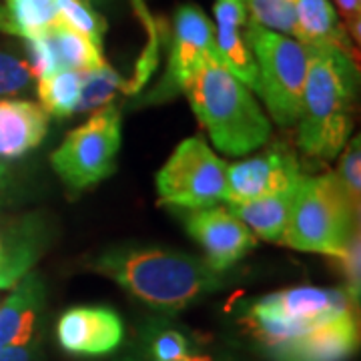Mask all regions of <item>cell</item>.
Listing matches in <instances>:
<instances>
[{
    "instance_id": "25",
    "label": "cell",
    "mask_w": 361,
    "mask_h": 361,
    "mask_svg": "<svg viewBox=\"0 0 361 361\" xmlns=\"http://www.w3.org/2000/svg\"><path fill=\"white\" fill-rule=\"evenodd\" d=\"M59 6V20L71 26L75 32L82 35L94 44L99 51H103V39L106 32V20L103 14L94 8L89 0H56Z\"/></svg>"
},
{
    "instance_id": "30",
    "label": "cell",
    "mask_w": 361,
    "mask_h": 361,
    "mask_svg": "<svg viewBox=\"0 0 361 361\" xmlns=\"http://www.w3.org/2000/svg\"><path fill=\"white\" fill-rule=\"evenodd\" d=\"M339 261H341V271H343V277H345V293L351 299V303H357L361 291L360 227L351 233L348 247H345V253H343V257H339Z\"/></svg>"
},
{
    "instance_id": "20",
    "label": "cell",
    "mask_w": 361,
    "mask_h": 361,
    "mask_svg": "<svg viewBox=\"0 0 361 361\" xmlns=\"http://www.w3.org/2000/svg\"><path fill=\"white\" fill-rule=\"evenodd\" d=\"M56 23V0H6L0 4V32L4 35L32 39Z\"/></svg>"
},
{
    "instance_id": "10",
    "label": "cell",
    "mask_w": 361,
    "mask_h": 361,
    "mask_svg": "<svg viewBox=\"0 0 361 361\" xmlns=\"http://www.w3.org/2000/svg\"><path fill=\"white\" fill-rule=\"evenodd\" d=\"M301 167L295 153L281 145L265 153L227 165V203H243L297 187Z\"/></svg>"
},
{
    "instance_id": "2",
    "label": "cell",
    "mask_w": 361,
    "mask_h": 361,
    "mask_svg": "<svg viewBox=\"0 0 361 361\" xmlns=\"http://www.w3.org/2000/svg\"><path fill=\"white\" fill-rule=\"evenodd\" d=\"M310 66L301 101L297 142L303 155L334 161L353 129L357 63L325 44H305Z\"/></svg>"
},
{
    "instance_id": "3",
    "label": "cell",
    "mask_w": 361,
    "mask_h": 361,
    "mask_svg": "<svg viewBox=\"0 0 361 361\" xmlns=\"http://www.w3.org/2000/svg\"><path fill=\"white\" fill-rule=\"evenodd\" d=\"M193 113L221 153L245 157L267 145L271 123L253 90L223 63L221 54L207 56L183 85Z\"/></svg>"
},
{
    "instance_id": "12",
    "label": "cell",
    "mask_w": 361,
    "mask_h": 361,
    "mask_svg": "<svg viewBox=\"0 0 361 361\" xmlns=\"http://www.w3.org/2000/svg\"><path fill=\"white\" fill-rule=\"evenodd\" d=\"M357 343L360 329L351 310L269 349V353L275 361H348Z\"/></svg>"
},
{
    "instance_id": "8",
    "label": "cell",
    "mask_w": 361,
    "mask_h": 361,
    "mask_svg": "<svg viewBox=\"0 0 361 361\" xmlns=\"http://www.w3.org/2000/svg\"><path fill=\"white\" fill-rule=\"evenodd\" d=\"M213 54H219L213 23L199 6L195 4L180 6L173 18L167 71L161 82L142 99L141 104H159L175 99L183 92V85L189 75L207 56Z\"/></svg>"
},
{
    "instance_id": "1",
    "label": "cell",
    "mask_w": 361,
    "mask_h": 361,
    "mask_svg": "<svg viewBox=\"0 0 361 361\" xmlns=\"http://www.w3.org/2000/svg\"><path fill=\"white\" fill-rule=\"evenodd\" d=\"M89 267L163 313H177L223 287L221 273L205 259L147 243L106 247L90 259Z\"/></svg>"
},
{
    "instance_id": "23",
    "label": "cell",
    "mask_w": 361,
    "mask_h": 361,
    "mask_svg": "<svg viewBox=\"0 0 361 361\" xmlns=\"http://www.w3.org/2000/svg\"><path fill=\"white\" fill-rule=\"evenodd\" d=\"M85 73L80 71H59L51 77L37 80L40 106L49 116L68 118L77 113Z\"/></svg>"
},
{
    "instance_id": "35",
    "label": "cell",
    "mask_w": 361,
    "mask_h": 361,
    "mask_svg": "<svg viewBox=\"0 0 361 361\" xmlns=\"http://www.w3.org/2000/svg\"><path fill=\"white\" fill-rule=\"evenodd\" d=\"M0 361H40L39 341H28L25 345H11L0 349Z\"/></svg>"
},
{
    "instance_id": "28",
    "label": "cell",
    "mask_w": 361,
    "mask_h": 361,
    "mask_svg": "<svg viewBox=\"0 0 361 361\" xmlns=\"http://www.w3.org/2000/svg\"><path fill=\"white\" fill-rule=\"evenodd\" d=\"M35 87V77L25 59L0 49V99L23 97Z\"/></svg>"
},
{
    "instance_id": "13",
    "label": "cell",
    "mask_w": 361,
    "mask_h": 361,
    "mask_svg": "<svg viewBox=\"0 0 361 361\" xmlns=\"http://www.w3.org/2000/svg\"><path fill=\"white\" fill-rule=\"evenodd\" d=\"M51 243L49 219L23 215L0 227V289H11L30 273Z\"/></svg>"
},
{
    "instance_id": "6",
    "label": "cell",
    "mask_w": 361,
    "mask_h": 361,
    "mask_svg": "<svg viewBox=\"0 0 361 361\" xmlns=\"http://www.w3.org/2000/svg\"><path fill=\"white\" fill-rule=\"evenodd\" d=\"M123 141V115L116 104L94 111L87 123L71 130L51 155V165L68 189L85 191L116 171Z\"/></svg>"
},
{
    "instance_id": "5",
    "label": "cell",
    "mask_w": 361,
    "mask_h": 361,
    "mask_svg": "<svg viewBox=\"0 0 361 361\" xmlns=\"http://www.w3.org/2000/svg\"><path fill=\"white\" fill-rule=\"evenodd\" d=\"M245 40L259 73V97L279 127H293L301 115V101L310 66L303 42L247 20Z\"/></svg>"
},
{
    "instance_id": "27",
    "label": "cell",
    "mask_w": 361,
    "mask_h": 361,
    "mask_svg": "<svg viewBox=\"0 0 361 361\" xmlns=\"http://www.w3.org/2000/svg\"><path fill=\"white\" fill-rule=\"evenodd\" d=\"M133 6H135V13H137V16L141 18L142 26H145V28H147V32H149V42H147L145 51H142V54L139 56L137 65H135V73H133V77H130V80H127L125 92H130V94L139 92V90L149 82V78L153 77V73H155L157 66H159V51H161L159 26L155 25L153 16H151L149 11H147L145 0H133Z\"/></svg>"
},
{
    "instance_id": "16",
    "label": "cell",
    "mask_w": 361,
    "mask_h": 361,
    "mask_svg": "<svg viewBox=\"0 0 361 361\" xmlns=\"http://www.w3.org/2000/svg\"><path fill=\"white\" fill-rule=\"evenodd\" d=\"M271 310L283 315L289 322L301 323L305 327H315L329 322L337 315L353 310V303L341 289H322V287H291L277 293L261 297Z\"/></svg>"
},
{
    "instance_id": "7",
    "label": "cell",
    "mask_w": 361,
    "mask_h": 361,
    "mask_svg": "<svg viewBox=\"0 0 361 361\" xmlns=\"http://www.w3.org/2000/svg\"><path fill=\"white\" fill-rule=\"evenodd\" d=\"M161 203L177 209H207L227 201V163L203 137H189L157 173Z\"/></svg>"
},
{
    "instance_id": "11",
    "label": "cell",
    "mask_w": 361,
    "mask_h": 361,
    "mask_svg": "<svg viewBox=\"0 0 361 361\" xmlns=\"http://www.w3.org/2000/svg\"><path fill=\"white\" fill-rule=\"evenodd\" d=\"M59 345L71 355L101 357L123 345L125 323L106 305H78L66 310L56 323Z\"/></svg>"
},
{
    "instance_id": "21",
    "label": "cell",
    "mask_w": 361,
    "mask_h": 361,
    "mask_svg": "<svg viewBox=\"0 0 361 361\" xmlns=\"http://www.w3.org/2000/svg\"><path fill=\"white\" fill-rule=\"evenodd\" d=\"M42 37L49 42L52 54L56 59V65H59L61 71L87 73V71H92V68H99V66L104 65L103 51H99L82 35L75 32L71 26H66L61 20L54 26H51L49 30H44Z\"/></svg>"
},
{
    "instance_id": "18",
    "label": "cell",
    "mask_w": 361,
    "mask_h": 361,
    "mask_svg": "<svg viewBox=\"0 0 361 361\" xmlns=\"http://www.w3.org/2000/svg\"><path fill=\"white\" fill-rule=\"evenodd\" d=\"M297 14V40L303 44H325L348 54L357 63V47L341 25L331 0H293Z\"/></svg>"
},
{
    "instance_id": "15",
    "label": "cell",
    "mask_w": 361,
    "mask_h": 361,
    "mask_svg": "<svg viewBox=\"0 0 361 361\" xmlns=\"http://www.w3.org/2000/svg\"><path fill=\"white\" fill-rule=\"evenodd\" d=\"M215 42L223 63L253 92H259V73L255 59L245 40L249 14L243 0H215Z\"/></svg>"
},
{
    "instance_id": "26",
    "label": "cell",
    "mask_w": 361,
    "mask_h": 361,
    "mask_svg": "<svg viewBox=\"0 0 361 361\" xmlns=\"http://www.w3.org/2000/svg\"><path fill=\"white\" fill-rule=\"evenodd\" d=\"M249 20L297 40V14L293 0H243Z\"/></svg>"
},
{
    "instance_id": "17",
    "label": "cell",
    "mask_w": 361,
    "mask_h": 361,
    "mask_svg": "<svg viewBox=\"0 0 361 361\" xmlns=\"http://www.w3.org/2000/svg\"><path fill=\"white\" fill-rule=\"evenodd\" d=\"M49 115L42 106L20 99H0V157L20 159L44 141Z\"/></svg>"
},
{
    "instance_id": "34",
    "label": "cell",
    "mask_w": 361,
    "mask_h": 361,
    "mask_svg": "<svg viewBox=\"0 0 361 361\" xmlns=\"http://www.w3.org/2000/svg\"><path fill=\"white\" fill-rule=\"evenodd\" d=\"M339 13L348 20V32L355 44L360 42V25H361V0H336Z\"/></svg>"
},
{
    "instance_id": "19",
    "label": "cell",
    "mask_w": 361,
    "mask_h": 361,
    "mask_svg": "<svg viewBox=\"0 0 361 361\" xmlns=\"http://www.w3.org/2000/svg\"><path fill=\"white\" fill-rule=\"evenodd\" d=\"M295 193L297 187H293L281 193L259 197V199H251L243 203H229L227 209L237 219L243 221L255 237L269 243H281L289 217H291Z\"/></svg>"
},
{
    "instance_id": "24",
    "label": "cell",
    "mask_w": 361,
    "mask_h": 361,
    "mask_svg": "<svg viewBox=\"0 0 361 361\" xmlns=\"http://www.w3.org/2000/svg\"><path fill=\"white\" fill-rule=\"evenodd\" d=\"M125 87H127V80H123V77L115 68L106 63L99 68L87 71L77 113H94V111L103 109L106 104L113 103L116 92H121V90L125 92Z\"/></svg>"
},
{
    "instance_id": "29",
    "label": "cell",
    "mask_w": 361,
    "mask_h": 361,
    "mask_svg": "<svg viewBox=\"0 0 361 361\" xmlns=\"http://www.w3.org/2000/svg\"><path fill=\"white\" fill-rule=\"evenodd\" d=\"M341 189L345 191L351 205L360 211L361 197V139H349L343 147V155L336 173Z\"/></svg>"
},
{
    "instance_id": "33",
    "label": "cell",
    "mask_w": 361,
    "mask_h": 361,
    "mask_svg": "<svg viewBox=\"0 0 361 361\" xmlns=\"http://www.w3.org/2000/svg\"><path fill=\"white\" fill-rule=\"evenodd\" d=\"M18 193V180L6 159L0 157V209L13 205Z\"/></svg>"
},
{
    "instance_id": "22",
    "label": "cell",
    "mask_w": 361,
    "mask_h": 361,
    "mask_svg": "<svg viewBox=\"0 0 361 361\" xmlns=\"http://www.w3.org/2000/svg\"><path fill=\"white\" fill-rule=\"evenodd\" d=\"M155 361H183L197 345L193 336L167 319H149L137 341Z\"/></svg>"
},
{
    "instance_id": "4",
    "label": "cell",
    "mask_w": 361,
    "mask_h": 361,
    "mask_svg": "<svg viewBox=\"0 0 361 361\" xmlns=\"http://www.w3.org/2000/svg\"><path fill=\"white\" fill-rule=\"evenodd\" d=\"M357 217L360 211L351 205L336 173L301 175L281 243L305 253L343 257Z\"/></svg>"
},
{
    "instance_id": "32",
    "label": "cell",
    "mask_w": 361,
    "mask_h": 361,
    "mask_svg": "<svg viewBox=\"0 0 361 361\" xmlns=\"http://www.w3.org/2000/svg\"><path fill=\"white\" fill-rule=\"evenodd\" d=\"M116 361H155L145 349L135 341V343H130L129 348L125 349V353L118 357ZM183 361H233L229 357H225V355H215V353H211V351H205V349H201L199 345H195L191 349V353L185 357Z\"/></svg>"
},
{
    "instance_id": "9",
    "label": "cell",
    "mask_w": 361,
    "mask_h": 361,
    "mask_svg": "<svg viewBox=\"0 0 361 361\" xmlns=\"http://www.w3.org/2000/svg\"><path fill=\"white\" fill-rule=\"evenodd\" d=\"M179 217L187 233L203 249L207 265L217 273L231 269L257 245V237L251 229L225 207L180 209Z\"/></svg>"
},
{
    "instance_id": "14",
    "label": "cell",
    "mask_w": 361,
    "mask_h": 361,
    "mask_svg": "<svg viewBox=\"0 0 361 361\" xmlns=\"http://www.w3.org/2000/svg\"><path fill=\"white\" fill-rule=\"evenodd\" d=\"M47 305V285L37 271L26 273L0 305V349L35 341Z\"/></svg>"
},
{
    "instance_id": "31",
    "label": "cell",
    "mask_w": 361,
    "mask_h": 361,
    "mask_svg": "<svg viewBox=\"0 0 361 361\" xmlns=\"http://www.w3.org/2000/svg\"><path fill=\"white\" fill-rule=\"evenodd\" d=\"M25 47L26 56H28L26 65L30 66L35 80H42V78L51 77V75L61 71L59 65H56V59L52 54L49 42H47V39L42 35L32 37V39H25Z\"/></svg>"
},
{
    "instance_id": "36",
    "label": "cell",
    "mask_w": 361,
    "mask_h": 361,
    "mask_svg": "<svg viewBox=\"0 0 361 361\" xmlns=\"http://www.w3.org/2000/svg\"><path fill=\"white\" fill-rule=\"evenodd\" d=\"M89 2H92V4H94V2H97V0H89Z\"/></svg>"
}]
</instances>
